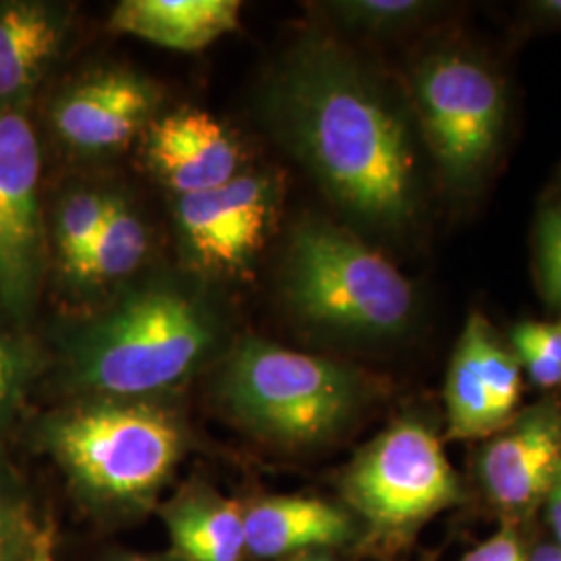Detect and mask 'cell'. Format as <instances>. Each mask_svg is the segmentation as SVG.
Wrapping results in <instances>:
<instances>
[{"label":"cell","mask_w":561,"mask_h":561,"mask_svg":"<svg viewBox=\"0 0 561 561\" xmlns=\"http://www.w3.org/2000/svg\"><path fill=\"white\" fill-rule=\"evenodd\" d=\"M516 347V358L520 362L522 370H526V375L530 377V381L535 382L541 389H553L561 385V364L551 360L549 356H545L541 352L528 347V345H514Z\"/></svg>","instance_id":"484cf974"},{"label":"cell","mask_w":561,"mask_h":561,"mask_svg":"<svg viewBox=\"0 0 561 561\" xmlns=\"http://www.w3.org/2000/svg\"><path fill=\"white\" fill-rule=\"evenodd\" d=\"M111 194L76 192L60 204L57 217V248L62 268L71 279L80 273L81 264L90 254L101 233L102 222L108 213Z\"/></svg>","instance_id":"d6986e66"},{"label":"cell","mask_w":561,"mask_h":561,"mask_svg":"<svg viewBox=\"0 0 561 561\" xmlns=\"http://www.w3.org/2000/svg\"><path fill=\"white\" fill-rule=\"evenodd\" d=\"M46 445L73 486L92 502L141 505L175 470L183 428L148 400L94 398L46 424Z\"/></svg>","instance_id":"277c9868"},{"label":"cell","mask_w":561,"mask_h":561,"mask_svg":"<svg viewBox=\"0 0 561 561\" xmlns=\"http://www.w3.org/2000/svg\"><path fill=\"white\" fill-rule=\"evenodd\" d=\"M280 144L352 217L400 229L419 206L405 121L356 57L333 41L296 46L262 94Z\"/></svg>","instance_id":"6da1fadb"},{"label":"cell","mask_w":561,"mask_h":561,"mask_svg":"<svg viewBox=\"0 0 561 561\" xmlns=\"http://www.w3.org/2000/svg\"><path fill=\"white\" fill-rule=\"evenodd\" d=\"M447 403V439L472 442L503 431L489 385L482 375L477 337V312L468 317L460 341L451 356L445 382Z\"/></svg>","instance_id":"e0dca14e"},{"label":"cell","mask_w":561,"mask_h":561,"mask_svg":"<svg viewBox=\"0 0 561 561\" xmlns=\"http://www.w3.org/2000/svg\"><path fill=\"white\" fill-rule=\"evenodd\" d=\"M561 472V421L551 405L514 419L482 449L486 495L512 518L541 505Z\"/></svg>","instance_id":"8fae6325"},{"label":"cell","mask_w":561,"mask_h":561,"mask_svg":"<svg viewBox=\"0 0 561 561\" xmlns=\"http://www.w3.org/2000/svg\"><path fill=\"white\" fill-rule=\"evenodd\" d=\"M38 535H32L27 512L20 495L0 477V561L27 558Z\"/></svg>","instance_id":"7402d4cb"},{"label":"cell","mask_w":561,"mask_h":561,"mask_svg":"<svg viewBox=\"0 0 561 561\" xmlns=\"http://www.w3.org/2000/svg\"><path fill=\"white\" fill-rule=\"evenodd\" d=\"M414 96L426 144L451 183H468L489 167L505 123V90L482 60L443 48L421 60Z\"/></svg>","instance_id":"52a82bcc"},{"label":"cell","mask_w":561,"mask_h":561,"mask_svg":"<svg viewBox=\"0 0 561 561\" xmlns=\"http://www.w3.org/2000/svg\"><path fill=\"white\" fill-rule=\"evenodd\" d=\"M71 23V9L42 0L0 2V111L32 96L57 59Z\"/></svg>","instance_id":"5bb4252c"},{"label":"cell","mask_w":561,"mask_h":561,"mask_svg":"<svg viewBox=\"0 0 561 561\" xmlns=\"http://www.w3.org/2000/svg\"><path fill=\"white\" fill-rule=\"evenodd\" d=\"M461 561H528L516 528H503L497 535L472 549Z\"/></svg>","instance_id":"d4e9b609"},{"label":"cell","mask_w":561,"mask_h":561,"mask_svg":"<svg viewBox=\"0 0 561 561\" xmlns=\"http://www.w3.org/2000/svg\"><path fill=\"white\" fill-rule=\"evenodd\" d=\"M25 561H55L50 533H41V535L36 537L34 547H32V551H30V556L25 558Z\"/></svg>","instance_id":"f1b7e54d"},{"label":"cell","mask_w":561,"mask_h":561,"mask_svg":"<svg viewBox=\"0 0 561 561\" xmlns=\"http://www.w3.org/2000/svg\"><path fill=\"white\" fill-rule=\"evenodd\" d=\"M238 0H125L111 27L181 53H196L240 25Z\"/></svg>","instance_id":"9a60e30c"},{"label":"cell","mask_w":561,"mask_h":561,"mask_svg":"<svg viewBox=\"0 0 561 561\" xmlns=\"http://www.w3.org/2000/svg\"><path fill=\"white\" fill-rule=\"evenodd\" d=\"M148 252L146 225L121 196L111 194L108 213L90 254L81 264L76 280L108 283L117 280L140 266Z\"/></svg>","instance_id":"ac0fdd59"},{"label":"cell","mask_w":561,"mask_h":561,"mask_svg":"<svg viewBox=\"0 0 561 561\" xmlns=\"http://www.w3.org/2000/svg\"><path fill=\"white\" fill-rule=\"evenodd\" d=\"M268 173H240L217 190L178 198V229L190 259L213 273H240L259 254L279 213Z\"/></svg>","instance_id":"9c48e42d"},{"label":"cell","mask_w":561,"mask_h":561,"mask_svg":"<svg viewBox=\"0 0 561 561\" xmlns=\"http://www.w3.org/2000/svg\"><path fill=\"white\" fill-rule=\"evenodd\" d=\"M528 561H561V549L556 542H542L533 549Z\"/></svg>","instance_id":"f546056e"},{"label":"cell","mask_w":561,"mask_h":561,"mask_svg":"<svg viewBox=\"0 0 561 561\" xmlns=\"http://www.w3.org/2000/svg\"><path fill=\"white\" fill-rule=\"evenodd\" d=\"M528 11L542 23L561 27V0H537L528 4Z\"/></svg>","instance_id":"83f0119b"},{"label":"cell","mask_w":561,"mask_h":561,"mask_svg":"<svg viewBox=\"0 0 561 561\" xmlns=\"http://www.w3.org/2000/svg\"><path fill=\"white\" fill-rule=\"evenodd\" d=\"M34 373L36 356L30 345L0 324V442L20 412Z\"/></svg>","instance_id":"44dd1931"},{"label":"cell","mask_w":561,"mask_h":561,"mask_svg":"<svg viewBox=\"0 0 561 561\" xmlns=\"http://www.w3.org/2000/svg\"><path fill=\"white\" fill-rule=\"evenodd\" d=\"M537 262L547 298L561 304V208H549L539 219Z\"/></svg>","instance_id":"603a6c76"},{"label":"cell","mask_w":561,"mask_h":561,"mask_svg":"<svg viewBox=\"0 0 561 561\" xmlns=\"http://www.w3.org/2000/svg\"><path fill=\"white\" fill-rule=\"evenodd\" d=\"M157 88L127 69H104L67 88L50 108L60 140L80 152L119 150L146 131Z\"/></svg>","instance_id":"30bf717a"},{"label":"cell","mask_w":561,"mask_h":561,"mask_svg":"<svg viewBox=\"0 0 561 561\" xmlns=\"http://www.w3.org/2000/svg\"><path fill=\"white\" fill-rule=\"evenodd\" d=\"M41 146L18 108L0 111V304L23 319L42 275Z\"/></svg>","instance_id":"ba28073f"},{"label":"cell","mask_w":561,"mask_h":561,"mask_svg":"<svg viewBox=\"0 0 561 561\" xmlns=\"http://www.w3.org/2000/svg\"><path fill=\"white\" fill-rule=\"evenodd\" d=\"M108 561H178L173 560H162V558H154V556H144V553H119V556H115V558H111Z\"/></svg>","instance_id":"4dcf8cb0"},{"label":"cell","mask_w":561,"mask_h":561,"mask_svg":"<svg viewBox=\"0 0 561 561\" xmlns=\"http://www.w3.org/2000/svg\"><path fill=\"white\" fill-rule=\"evenodd\" d=\"M343 491L382 539L405 537L460 500L442 439L419 421L396 422L350 466Z\"/></svg>","instance_id":"8992f818"},{"label":"cell","mask_w":561,"mask_h":561,"mask_svg":"<svg viewBox=\"0 0 561 561\" xmlns=\"http://www.w3.org/2000/svg\"><path fill=\"white\" fill-rule=\"evenodd\" d=\"M243 505L213 491H183L162 512L173 560L243 561Z\"/></svg>","instance_id":"2e32d148"},{"label":"cell","mask_w":561,"mask_h":561,"mask_svg":"<svg viewBox=\"0 0 561 561\" xmlns=\"http://www.w3.org/2000/svg\"><path fill=\"white\" fill-rule=\"evenodd\" d=\"M144 154L152 173L178 198L217 190L240 175L238 140L221 121L196 108L152 119L146 127Z\"/></svg>","instance_id":"7c38bea8"},{"label":"cell","mask_w":561,"mask_h":561,"mask_svg":"<svg viewBox=\"0 0 561 561\" xmlns=\"http://www.w3.org/2000/svg\"><path fill=\"white\" fill-rule=\"evenodd\" d=\"M514 345H528L561 364V321L520 322L512 333Z\"/></svg>","instance_id":"cb8c5ba5"},{"label":"cell","mask_w":561,"mask_h":561,"mask_svg":"<svg viewBox=\"0 0 561 561\" xmlns=\"http://www.w3.org/2000/svg\"><path fill=\"white\" fill-rule=\"evenodd\" d=\"M283 291L304 321L340 333L398 335L414 314V287L377 250L321 219L294 229Z\"/></svg>","instance_id":"5b68a950"},{"label":"cell","mask_w":561,"mask_h":561,"mask_svg":"<svg viewBox=\"0 0 561 561\" xmlns=\"http://www.w3.org/2000/svg\"><path fill=\"white\" fill-rule=\"evenodd\" d=\"M294 561H333L331 558H324V556H321V553H312V556H304V558H300V560H294Z\"/></svg>","instance_id":"1f68e13d"},{"label":"cell","mask_w":561,"mask_h":561,"mask_svg":"<svg viewBox=\"0 0 561 561\" xmlns=\"http://www.w3.org/2000/svg\"><path fill=\"white\" fill-rule=\"evenodd\" d=\"M215 340V321L196 298L141 289L76 335L69 377L96 398L146 400L190 377Z\"/></svg>","instance_id":"7a4b0ae2"},{"label":"cell","mask_w":561,"mask_h":561,"mask_svg":"<svg viewBox=\"0 0 561 561\" xmlns=\"http://www.w3.org/2000/svg\"><path fill=\"white\" fill-rule=\"evenodd\" d=\"M547 512H549V524L556 537V545L561 549V472L558 481L553 482L549 495H547Z\"/></svg>","instance_id":"4316f807"},{"label":"cell","mask_w":561,"mask_h":561,"mask_svg":"<svg viewBox=\"0 0 561 561\" xmlns=\"http://www.w3.org/2000/svg\"><path fill=\"white\" fill-rule=\"evenodd\" d=\"M217 396L252 435L298 449L340 435L356 416L364 387L343 364L250 337L231 352Z\"/></svg>","instance_id":"3957f363"},{"label":"cell","mask_w":561,"mask_h":561,"mask_svg":"<svg viewBox=\"0 0 561 561\" xmlns=\"http://www.w3.org/2000/svg\"><path fill=\"white\" fill-rule=\"evenodd\" d=\"M245 556L283 560L352 541L356 524L347 510L319 497L280 495L252 503L243 512Z\"/></svg>","instance_id":"4fadbf2b"},{"label":"cell","mask_w":561,"mask_h":561,"mask_svg":"<svg viewBox=\"0 0 561 561\" xmlns=\"http://www.w3.org/2000/svg\"><path fill=\"white\" fill-rule=\"evenodd\" d=\"M442 7L439 2L426 0H343L329 4L347 27L370 34H391L412 27L435 15Z\"/></svg>","instance_id":"ffe728a7"}]
</instances>
